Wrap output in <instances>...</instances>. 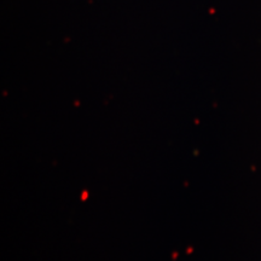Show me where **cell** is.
<instances>
[]
</instances>
